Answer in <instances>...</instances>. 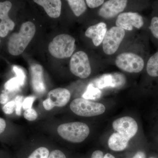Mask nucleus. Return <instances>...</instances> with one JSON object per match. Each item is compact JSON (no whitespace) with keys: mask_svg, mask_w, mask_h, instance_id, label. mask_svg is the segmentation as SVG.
Instances as JSON below:
<instances>
[{"mask_svg":"<svg viewBox=\"0 0 158 158\" xmlns=\"http://www.w3.org/2000/svg\"><path fill=\"white\" fill-rule=\"evenodd\" d=\"M36 32V27L34 23L27 22L23 23L19 33L11 35L8 42V50L11 55L19 56L28 45Z\"/></svg>","mask_w":158,"mask_h":158,"instance_id":"f257e3e1","label":"nucleus"},{"mask_svg":"<svg viewBox=\"0 0 158 158\" xmlns=\"http://www.w3.org/2000/svg\"><path fill=\"white\" fill-rule=\"evenodd\" d=\"M75 39L66 34L56 36L48 45V51L52 56L57 59L70 57L75 49Z\"/></svg>","mask_w":158,"mask_h":158,"instance_id":"f03ea898","label":"nucleus"},{"mask_svg":"<svg viewBox=\"0 0 158 158\" xmlns=\"http://www.w3.org/2000/svg\"><path fill=\"white\" fill-rule=\"evenodd\" d=\"M57 132L59 135L66 141L80 143L89 135L90 129L85 123L76 122L60 125L57 128Z\"/></svg>","mask_w":158,"mask_h":158,"instance_id":"7ed1b4c3","label":"nucleus"},{"mask_svg":"<svg viewBox=\"0 0 158 158\" xmlns=\"http://www.w3.org/2000/svg\"><path fill=\"white\" fill-rule=\"evenodd\" d=\"M71 110L78 116L92 117L101 115L106 107L102 104L90 101L83 98L73 100L70 105Z\"/></svg>","mask_w":158,"mask_h":158,"instance_id":"20e7f679","label":"nucleus"},{"mask_svg":"<svg viewBox=\"0 0 158 158\" xmlns=\"http://www.w3.org/2000/svg\"><path fill=\"white\" fill-rule=\"evenodd\" d=\"M116 65L122 70L130 73H138L143 70L144 66V59L137 54L124 52L116 57Z\"/></svg>","mask_w":158,"mask_h":158,"instance_id":"39448f33","label":"nucleus"},{"mask_svg":"<svg viewBox=\"0 0 158 158\" xmlns=\"http://www.w3.org/2000/svg\"><path fill=\"white\" fill-rule=\"evenodd\" d=\"M72 73L81 79L88 78L91 72L90 62L87 54L83 51H79L73 54L69 63Z\"/></svg>","mask_w":158,"mask_h":158,"instance_id":"423d86ee","label":"nucleus"},{"mask_svg":"<svg viewBox=\"0 0 158 158\" xmlns=\"http://www.w3.org/2000/svg\"><path fill=\"white\" fill-rule=\"evenodd\" d=\"M125 35L123 29L113 27L107 31L103 41V50L105 53L113 55L118 49Z\"/></svg>","mask_w":158,"mask_h":158,"instance_id":"0eeeda50","label":"nucleus"},{"mask_svg":"<svg viewBox=\"0 0 158 158\" xmlns=\"http://www.w3.org/2000/svg\"><path fill=\"white\" fill-rule=\"evenodd\" d=\"M143 18L137 12H127L118 15L116 21V27L127 31H132L133 28L140 29L144 25Z\"/></svg>","mask_w":158,"mask_h":158,"instance_id":"6e6552de","label":"nucleus"},{"mask_svg":"<svg viewBox=\"0 0 158 158\" xmlns=\"http://www.w3.org/2000/svg\"><path fill=\"white\" fill-rule=\"evenodd\" d=\"M113 127L116 132L130 140L138 131V125L134 118L129 116L121 117L113 122Z\"/></svg>","mask_w":158,"mask_h":158,"instance_id":"1a4fd4ad","label":"nucleus"},{"mask_svg":"<svg viewBox=\"0 0 158 158\" xmlns=\"http://www.w3.org/2000/svg\"><path fill=\"white\" fill-rule=\"evenodd\" d=\"M126 0H110L104 3L99 10L98 13L101 17L109 19L120 14L127 6Z\"/></svg>","mask_w":158,"mask_h":158,"instance_id":"9d476101","label":"nucleus"},{"mask_svg":"<svg viewBox=\"0 0 158 158\" xmlns=\"http://www.w3.org/2000/svg\"><path fill=\"white\" fill-rule=\"evenodd\" d=\"M11 7L12 4L9 1L0 2V37H6L9 31L14 28L15 23L8 15Z\"/></svg>","mask_w":158,"mask_h":158,"instance_id":"9b49d317","label":"nucleus"},{"mask_svg":"<svg viewBox=\"0 0 158 158\" xmlns=\"http://www.w3.org/2000/svg\"><path fill=\"white\" fill-rule=\"evenodd\" d=\"M107 31V26L103 22H101L90 26L86 30L85 35L88 38L92 39L95 46L100 45L103 41Z\"/></svg>","mask_w":158,"mask_h":158,"instance_id":"f8f14e48","label":"nucleus"},{"mask_svg":"<svg viewBox=\"0 0 158 158\" xmlns=\"http://www.w3.org/2000/svg\"><path fill=\"white\" fill-rule=\"evenodd\" d=\"M71 94L68 89L58 88L50 91L48 94V98L55 106L63 107L70 100Z\"/></svg>","mask_w":158,"mask_h":158,"instance_id":"ddd939ff","label":"nucleus"},{"mask_svg":"<svg viewBox=\"0 0 158 158\" xmlns=\"http://www.w3.org/2000/svg\"><path fill=\"white\" fill-rule=\"evenodd\" d=\"M31 85L36 93H43L46 90V86L43 80V70L40 65L36 64L31 67Z\"/></svg>","mask_w":158,"mask_h":158,"instance_id":"4468645a","label":"nucleus"},{"mask_svg":"<svg viewBox=\"0 0 158 158\" xmlns=\"http://www.w3.org/2000/svg\"><path fill=\"white\" fill-rule=\"evenodd\" d=\"M13 70L16 76L7 81L5 84V90L9 92H14L19 90L25 82L26 76L22 69L17 66H13Z\"/></svg>","mask_w":158,"mask_h":158,"instance_id":"2eb2a0df","label":"nucleus"},{"mask_svg":"<svg viewBox=\"0 0 158 158\" xmlns=\"http://www.w3.org/2000/svg\"><path fill=\"white\" fill-rule=\"evenodd\" d=\"M34 2L42 6L50 17L57 18L60 16L62 8L60 0H35Z\"/></svg>","mask_w":158,"mask_h":158,"instance_id":"dca6fc26","label":"nucleus"},{"mask_svg":"<svg viewBox=\"0 0 158 158\" xmlns=\"http://www.w3.org/2000/svg\"><path fill=\"white\" fill-rule=\"evenodd\" d=\"M130 140L119 134L113 133L108 140V145L110 149L114 151H122L127 147Z\"/></svg>","mask_w":158,"mask_h":158,"instance_id":"f3484780","label":"nucleus"},{"mask_svg":"<svg viewBox=\"0 0 158 158\" xmlns=\"http://www.w3.org/2000/svg\"><path fill=\"white\" fill-rule=\"evenodd\" d=\"M91 83L98 89L106 88H116L115 80L113 74L103 75Z\"/></svg>","mask_w":158,"mask_h":158,"instance_id":"a211bd4d","label":"nucleus"},{"mask_svg":"<svg viewBox=\"0 0 158 158\" xmlns=\"http://www.w3.org/2000/svg\"><path fill=\"white\" fill-rule=\"evenodd\" d=\"M146 69L149 76L152 77H158V52L153 55L148 59Z\"/></svg>","mask_w":158,"mask_h":158,"instance_id":"6ab92c4d","label":"nucleus"},{"mask_svg":"<svg viewBox=\"0 0 158 158\" xmlns=\"http://www.w3.org/2000/svg\"><path fill=\"white\" fill-rule=\"evenodd\" d=\"M67 2L74 14L77 17L81 16L87 9V6L85 1L68 0Z\"/></svg>","mask_w":158,"mask_h":158,"instance_id":"aec40b11","label":"nucleus"},{"mask_svg":"<svg viewBox=\"0 0 158 158\" xmlns=\"http://www.w3.org/2000/svg\"><path fill=\"white\" fill-rule=\"evenodd\" d=\"M102 95V91L94 87L91 83L88 85L87 89L82 95L83 98L87 100H96L99 98Z\"/></svg>","mask_w":158,"mask_h":158,"instance_id":"412c9836","label":"nucleus"},{"mask_svg":"<svg viewBox=\"0 0 158 158\" xmlns=\"http://www.w3.org/2000/svg\"><path fill=\"white\" fill-rule=\"evenodd\" d=\"M49 151L44 147H40L34 151L28 158H48Z\"/></svg>","mask_w":158,"mask_h":158,"instance_id":"4be33fe9","label":"nucleus"},{"mask_svg":"<svg viewBox=\"0 0 158 158\" xmlns=\"http://www.w3.org/2000/svg\"><path fill=\"white\" fill-rule=\"evenodd\" d=\"M149 29L154 37L158 40V17H152Z\"/></svg>","mask_w":158,"mask_h":158,"instance_id":"5701e85b","label":"nucleus"},{"mask_svg":"<svg viewBox=\"0 0 158 158\" xmlns=\"http://www.w3.org/2000/svg\"><path fill=\"white\" fill-rule=\"evenodd\" d=\"M115 80L116 88L123 86L126 83L125 77L122 74L116 73L113 74Z\"/></svg>","mask_w":158,"mask_h":158,"instance_id":"b1692460","label":"nucleus"},{"mask_svg":"<svg viewBox=\"0 0 158 158\" xmlns=\"http://www.w3.org/2000/svg\"><path fill=\"white\" fill-rule=\"evenodd\" d=\"M37 112L32 108L26 110L24 113V117L29 121H34L37 118Z\"/></svg>","mask_w":158,"mask_h":158,"instance_id":"393cba45","label":"nucleus"},{"mask_svg":"<svg viewBox=\"0 0 158 158\" xmlns=\"http://www.w3.org/2000/svg\"><path fill=\"white\" fill-rule=\"evenodd\" d=\"M23 97L18 96L15 98L14 102H15V113L18 116H20L21 114V109L22 108Z\"/></svg>","mask_w":158,"mask_h":158,"instance_id":"a878e982","label":"nucleus"},{"mask_svg":"<svg viewBox=\"0 0 158 158\" xmlns=\"http://www.w3.org/2000/svg\"><path fill=\"white\" fill-rule=\"evenodd\" d=\"M15 108V102L14 101L8 102L3 107L2 110L4 113L8 115L12 114Z\"/></svg>","mask_w":158,"mask_h":158,"instance_id":"bb28decb","label":"nucleus"},{"mask_svg":"<svg viewBox=\"0 0 158 158\" xmlns=\"http://www.w3.org/2000/svg\"><path fill=\"white\" fill-rule=\"evenodd\" d=\"M35 99V98L34 96L28 97L25 98L23 102V109L26 111L29 109H31Z\"/></svg>","mask_w":158,"mask_h":158,"instance_id":"cd10ccee","label":"nucleus"},{"mask_svg":"<svg viewBox=\"0 0 158 158\" xmlns=\"http://www.w3.org/2000/svg\"><path fill=\"white\" fill-rule=\"evenodd\" d=\"M86 3L88 7L90 8H97L99 6H102L104 3L103 0H87Z\"/></svg>","mask_w":158,"mask_h":158,"instance_id":"c85d7f7f","label":"nucleus"},{"mask_svg":"<svg viewBox=\"0 0 158 158\" xmlns=\"http://www.w3.org/2000/svg\"><path fill=\"white\" fill-rule=\"evenodd\" d=\"M48 158H66L65 155L59 150H55L49 153Z\"/></svg>","mask_w":158,"mask_h":158,"instance_id":"c756f323","label":"nucleus"},{"mask_svg":"<svg viewBox=\"0 0 158 158\" xmlns=\"http://www.w3.org/2000/svg\"><path fill=\"white\" fill-rule=\"evenodd\" d=\"M43 105L44 109L48 111L52 110L55 107V106L52 103L48 98L43 102Z\"/></svg>","mask_w":158,"mask_h":158,"instance_id":"7c9ffc66","label":"nucleus"},{"mask_svg":"<svg viewBox=\"0 0 158 158\" xmlns=\"http://www.w3.org/2000/svg\"><path fill=\"white\" fill-rule=\"evenodd\" d=\"M9 98L6 93H2L0 94V103L6 104L8 102Z\"/></svg>","mask_w":158,"mask_h":158,"instance_id":"2f4dec72","label":"nucleus"},{"mask_svg":"<svg viewBox=\"0 0 158 158\" xmlns=\"http://www.w3.org/2000/svg\"><path fill=\"white\" fill-rule=\"evenodd\" d=\"M103 153L101 151L96 150L94 151L91 156V158H104Z\"/></svg>","mask_w":158,"mask_h":158,"instance_id":"473e14b6","label":"nucleus"},{"mask_svg":"<svg viewBox=\"0 0 158 158\" xmlns=\"http://www.w3.org/2000/svg\"><path fill=\"white\" fill-rule=\"evenodd\" d=\"M6 122L3 118L0 117V134L2 133L6 127Z\"/></svg>","mask_w":158,"mask_h":158,"instance_id":"72a5a7b5","label":"nucleus"},{"mask_svg":"<svg viewBox=\"0 0 158 158\" xmlns=\"http://www.w3.org/2000/svg\"><path fill=\"white\" fill-rule=\"evenodd\" d=\"M132 158H146V155L143 152H138Z\"/></svg>","mask_w":158,"mask_h":158,"instance_id":"f704fd0d","label":"nucleus"},{"mask_svg":"<svg viewBox=\"0 0 158 158\" xmlns=\"http://www.w3.org/2000/svg\"><path fill=\"white\" fill-rule=\"evenodd\" d=\"M104 158H115V157L114 156L110 153H107L104 156Z\"/></svg>","mask_w":158,"mask_h":158,"instance_id":"c9c22d12","label":"nucleus"},{"mask_svg":"<svg viewBox=\"0 0 158 158\" xmlns=\"http://www.w3.org/2000/svg\"><path fill=\"white\" fill-rule=\"evenodd\" d=\"M0 42H1V39H0Z\"/></svg>","mask_w":158,"mask_h":158,"instance_id":"e433bc0d","label":"nucleus"},{"mask_svg":"<svg viewBox=\"0 0 158 158\" xmlns=\"http://www.w3.org/2000/svg\"></svg>","mask_w":158,"mask_h":158,"instance_id":"4c0bfd02","label":"nucleus"}]
</instances>
